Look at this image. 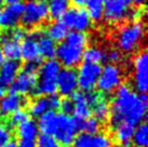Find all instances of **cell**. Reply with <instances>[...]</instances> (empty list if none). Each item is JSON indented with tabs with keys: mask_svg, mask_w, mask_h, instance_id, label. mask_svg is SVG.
Segmentation results:
<instances>
[{
	"mask_svg": "<svg viewBox=\"0 0 148 147\" xmlns=\"http://www.w3.org/2000/svg\"><path fill=\"white\" fill-rule=\"evenodd\" d=\"M68 35V28L62 21H55L50 23L47 28V36L54 42H62Z\"/></svg>",
	"mask_w": 148,
	"mask_h": 147,
	"instance_id": "cell-25",
	"label": "cell"
},
{
	"mask_svg": "<svg viewBox=\"0 0 148 147\" xmlns=\"http://www.w3.org/2000/svg\"><path fill=\"white\" fill-rule=\"evenodd\" d=\"M123 75L119 66L114 64H107L102 68L96 87L102 93L110 94L115 92L122 83Z\"/></svg>",
	"mask_w": 148,
	"mask_h": 147,
	"instance_id": "cell-8",
	"label": "cell"
},
{
	"mask_svg": "<svg viewBox=\"0 0 148 147\" xmlns=\"http://www.w3.org/2000/svg\"><path fill=\"white\" fill-rule=\"evenodd\" d=\"M147 114V98L146 94H140L127 84L116 90L115 96L111 101L110 122L117 126L121 122L140 124L146 118Z\"/></svg>",
	"mask_w": 148,
	"mask_h": 147,
	"instance_id": "cell-1",
	"label": "cell"
},
{
	"mask_svg": "<svg viewBox=\"0 0 148 147\" xmlns=\"http://www.w3.org/2000/svg\"><path fill=\"white\" fill-rule=\"evenodd\" d=\"M0 20H1V9H0Z\"/></svg>",
	"mask_w": 148,
	"mask_h": 147,
	"instance_id": "cell-46",
	"label": "cell"
},
{
	"mask_svg": "<svg viewBox=\"0 0 148 147\" xmlns=\"http://www.w3.org/2000/svg\"><path fill=\"white\" fill-rule=\"evenodd\" d=\"M4 92H5V88H4V87L1 84V82H0V98L4 95Z\"/></svg>",
	"mask_w": 148,
	"mask_h": 147,
	"instance_id": "cell-41",
	"label": "cell"
},
{
	"mask_svg": "<svg viewBox=\"0 0 148 147\" xmlns=\"http://www.w3.org/2000/svg\"><path fill=\"white\" fill-rule=\"evenodd\" d=\"M37 42L41 57H45L48 60H52L55 56V52H56L55 42L51 40L47 35L42 34L41 36L38 38Z\"/></svg>",
	"mask_w": 148,
	"mask_h": 147,
	"instance_id": "cell-26",
	"label": "cell"
},
{
	"mask_svg": "<svg viewBox=\"0 0 148 147\" xmlns=\"http://www.w3.org/2000/svg\"><path fill=\"white\" fill-rule=\"evenodd\" d=\"M69 0H50L48 4L49 15L55 20L63 17L69 9Z\"/></svg>",
	"mask_w": 148,
	"mask_h": 147,
	"instance_id": "cell-29",
	"label": "cell"
},
{
	"mask_svg": "<svg viewBox=\"0 0 148 147\" xmlns=\"http://www.w3.org/2000/svg\"><path fill=\"white\" fill-rule=\"evenodd\" d=\"M89 38L86 33L70 32L66 38L56 47V61L65 68H74L80 64L82 54L88 45Z\"/></svg>",
	"mask_w": 148,
	"mask_h": 147,
	"instance_id": "cell-2",
	"label": "cell"
},
{
	"mask_svg": "<svg viewBox=\"0 0 148 147\" xmlns=\"http://www.w3.org/2000/svg\"><path fill=\"white\" fill-rule=\"evenodd\" d=\"M21 58L26 63L39 65L41 63V55L39 52L37 39L28 36L25 38L21 45Z\"/></svg>",
	"mask_w": 148,
	"mask_h": 147,
	"instance_id": "cell-18",
	"label": "cell"
},
{
	"mask_svg": "<svg viewBox=\"0 0 148 147\" xmlns=\"http://www.w3.org/2000/svg\"><path fill=\"white\" fill-rule=\"evenodd\" d=\"M8 4H15V3H20L21 0H4Z\"/></svg>",
	"mask_w": 148,
	"mask_h": 147,
	"instance_id": "cell-42",
	"label": "cell"
},
{
	"mask_svg": "<svg viewBox=\"0 0 148 147\" xmlns=\"http://www.w3.org/2000/svg\"><path fill=\"white\" fill-rule=\"evenodd\" d=\"M78 123V130H81L82 133H88V134H94L99 133L101 123L94 118H88L82 121H77Z\"/></svg>",
	"mask_w": 148,
	"mask_h": 147,
	"instance_id": "cell-32",
	"label": "cell"
},
{
	"mask_svg": "<svg viewBox=\"0 0 148 147\" xmlns=\"http://www.w3.org/2000/svg\"><path fill=\"white\" fill-rule=\"evenodd\" d=\"M12 133L8 126L4 123H0V146H3L9 142H11Z\"/></svg>",
	"mask_w": 148,
	"mask_h": 147,
	"instance_id": "cell-36",
	"label": "cell"
},
{
	"mask_svg": "<svg viewBox=\"0 0 148 147\" xmlns=\"http://www.w3.org/2000/svg\"><path fill=\"white\" fill-rule=\"evenodd\" d=\"M58 91L63 96H70L78 89L77 71L74 68H62L56 81Z\"/></svg>",
	"mask_w": 148,
	"mask_h": 147,
	"instance_id": "cell-13",
	"label": "cell"
},
{
	"mask_svg": "<svg viewBox=\"0 0 148 147\" xmlns=\"http://www.w3.org/2000/svg\"><path fill=\"white\" fill-rule=\"evenodd\" d=\"M28 119H29L28 113L23 109H20L11 115L10 123H11L12 126H14V127H18L20 124H22V123L25 122V121H27Z\"/></svg>",
	"mask_w": 148,
	"mask_h": 147,
	"instance_id": "cell-34",
	"label": "cell"
},
{
	"mask_svg": "<svg viewBox=\"0 0 148 147\" xmlns=\"http://www.w3.org/2000/svg\"><path fill=\"white\" fill-rule=\"evenodd\" d=\"M58 115L54 110H50L40 116L37 122L38 130L41 131L42 134L53 136L58 124Z\"/></svg>",
	"mask_w": 148,
	"mask_h": 147,
	"instance_id": "cell-21",
	"label": "cell"
},
{
	"mask_svg": "<svg viewBox=\"0 0 148 147\" xmlns=\"http://www.w3.org/2000/svg\"><path fill=\"white\" fill-rule=\"evenodd\" d=\"M73 104H74V109L73 114L75 116L76 121H82L84 119L90 118L91 115V107L90 104L88 103V100L86 98V94L82 92H76L73 94Z\"/></svg>",
	"mask_w": 148,
	"mask_h": 147,
	"instance_id": "cell-19",
	"label": "cell"
},
{
	"mask_svg": "<svg viewBox=\"0 0 148 147\" xmlns=\"http://www.w3.org/2000/svg\"><path fill=\"white\" fill-rule=\"evenodd\" d=\"M103 4L104 0H86V12L91 21H101L103 19Z\"/></svg>",
	"mask_w": 148,
	"mask_h": 147,
	"instance_id": "cell-30",
	"label": "cell"
},
{
	"mask_svg": "<svg viewBox=\"0 0 148 147\" xmlns=\"http://www.w3.org/2000/svg\"><path fill=\"white\" fill-rule=\"evenodd\" d=\"M135 126L127 122H121L115 126V139L120 146L129 147L132 143Z\"/></svg>",
	"mask_w": 148,
	"mask_h": 147,
	"instance_id": "cell-22",
	"label": "cell"
},
{
	"mask_svg": "<svg viewBox=\"0 0 148 147\" xmlns=\"http://www.w3.org/2000/svg\"><path fill=\"white\" fill-rule=\"evenodd\" d=\"M102 71V66L99 64H91V63H82L79 66L77 71V80L78 87L86 92H90L96 87L97 80Z\"/></svg>",
	"mask_w": 148,
	"mask_h": 147,
	"instance_id": "cell-12",
	"label": "cell"
},
{
	"mask_svg": "<svg viewBox=\"0 0 148 147\" xmlns=\"http://www.w3.org/2000/svg\"><path fill=\"white\" fill-rule=\"evenodd\" d=\"M61 69V64L56 60H47L40 67L39 75H37V86L35 92L40 96H49L56 93V81Z\"/></svg>",
	"mask_w": 148,
	"mask_h": 147,
	"instance_id": "cell-4",
	"label": "cell"
},
{
	"mask_svg": "<svg viewBox=\"0 0 148 147\" xmlns=\"http://www.w3.org/2000/svg\"><path fill=\"white\" fill-rule=\"evenodd\" d=\"M49 17L48 4L45 1L29 0L24 4V10L22 14V23L24 27L36 28Z\"/></svg>",
	"mask_w": 148,
	"mask_h": 147,
	"instance_id": "cell-5",
	"label": "cell"
},
{
	"mask_svg": "<svg viewBox=\"0 0 148 147\" xmlns=\"http://www.w3.org/2000/svg\"><path fill=\"white\" fill-rule=\"evenodd\" d=\"M60 108L62 109V114L70 116V114H73V109H74V104H73L71 98H66L64 101H61Z\"/></svg>",
	"mask_w": 148,
	"mask_h": 147,
	"instance_id": "cell-38",
	"label": "cell"
},
{
	"mask_svg": "<svg viewBox=\"0 0 148 147\" xmlns=\"http://www.w3.org/2000/svg\"><path fill=\"white\" fill-rule=\"evenodd\" d=\"M130 0H104L103 17L109 24L121 23L131 16Z\"/></svg>",
	"mask_w": 148,
	"mask_h": 147,
	"instance_id": "cell-7",
	"label": "cell"
},
{
	"mask_svg": "<svg viewBox=\"0 0 148 147\" xmlns=\"http://www.w3.org/2000/svg\"><path fill=\"white\" fill-rule=\"evenodd\" d=\"M26 30L23 27H14V28L9 29L7 32V36L10 40L16 41V42H21L22 40H24L26 38Z\"/></svg>",
	"mask_w": 148,
	"mask_h": 147,
	"instance_id": "cell-35",
	"label": "cell"
},
{
	"mask_svg": "<svg viewBox=\"0 0 148 147\" xmlns=\"http://www.w3.org/2000/svg\"><path fill=\"white\" fill-rule=\"evenodd\" d=\"M62 22L68 29L78 33H86L92 27V21L84 8L68 9L63 15Z\"/></svg>",
	"mask_w": 148,
	"mask_h": 147,
	"instance_id": "cell-11",
	"label": "cell"
},
{
	"mask_svg": "<svg viewBox=\"0 0 148 147\" xmlns=\"http://www.w3.org/2000/svg\"><path fill=\"white\" fill-rule=\"evenodd\" d=\"M0 147H16V143H13V142H9L8 144H5L3 146H0Z\"/></svg>",
	"mask_w": 148,
	"mask_h": 147,
	"instance_id": "cell-43",
	"label": "cell"
},
{
	"mask_svg": "<svg viewBox=\"0 0 148 147\" xmlns=\"http://www.w3.org/2000/svg\"><path fill=\"white\" fill-rule=\"evenodd\" d=\"M78 131V123L73 117L65 114L58 115V124L53 136L61 145H70L76 139Z\"/></svg>",
	"mask_w": 148,
	"mask_h": 147,
	"instance_id": "cell-9",
	"label": "cell"
},
{
	"mask_svg": "<svg viewBox=\"0 0 148 147\" xmlns=\"http://www.w3.org/2000/svg\"><path fill=\"white\" fill-rule=\"evenodd\" d=\"M36 147H62L54 136L41 134L36 139Z\"/></svg>",
	"mask_w": 148,
	"mask_h": 147,
	"instance_id": "cell-33",
	"label": "cell"
},
{
	"mask_svg": "<svg viewBox=\"0 0 148 147\" xmlns=\"http://www.w3.org/2000/svg\"><path fill=\"white\" fill-rule=\"evenodd\" d=\"M21 66L16 61H3L0 65V82L5 88L11 86L15 80L17 74L20 73Z\"/></svg>",
	"mask_w": 148,
	"mask_h": 147,
	"instance_id": "cell-20",
	"label": "cell"
},
{
	"mask_svg": "<svg viewBox=\"0 0 148 147\" xmlns=\"http://www.w3.org/2000/svg\"><path fill=\"white\" fill-rule=\"evenodd\" d=\"M133 86L137 93L146 94L148 89V56L143 50L133 61Z\"/></svg>",
	"mask_w": 148,
	"mask_h": 147,
	"instance_id": "cell-10",
	"label": "cell"
},
{
	"mask_svg": "<svg viewBox=\"0 0 148 147\" xmlns=\"http://www.w3.org/2000/svg\"><path fill=\"white\" fill-rule=\"evenodd\" d=\"M74 147H110L111 139L105 133H80L74 139Z\"/></svg>",
	"mask_w": 148,
	"mask_h": 147,
	"instance_id": "cell-15",
	"label": "cell"
},
{
	"mask_svg": "<svg viewBox=\"0 0 148 147\" xmlns=\"http://www.w3.org/2000/svg\"><path fill=\"white\" fill-rule=\"evenodd\" d=\"M145 24L140 20H134L122 25L117 33V45L119 51L133 53L142 45L145 37Z\"/></svg>",
	"mask_w": 148,
	"mask_h": 147,
	"instance_id": "cell-3",
	"label": "cell"
},
{
	"mask_svg": "<svg viewBox=\"0 0 148 147\" xmlns=\"http://www.w3.org/2000/svg\"><path fill=\"white\" fill-rule=\"evenodd\" d=\"M17 128V137L22 141H36L38 137V127L37 122L32 119L20 124Z\"/></svg>",
	"mask_w": 148,
	"mask_h": 147,
	"instance_id": "cell-24",
	"label": "cell"
},
{
	"mask_svg": "<svg viewBox=\"0 0 148 147\" xmlns=\"http://www.w3.org/2000/svg\"><path fill=\"white\" fill-rule=\"evenodd\" d=\"M132 142L135 147H147L148 145V127L144 122L140 123L134 129Z\"/></svg>",
	"mask_w": 148,
	"mask_h": 147,
	"instance_id": "cell-31",
	"label": "cell"
},
{
	"mask_svg": "<svg viewBox=\"0 0 148 147\" xmlns=\"http://www.w3.org/2000/svg\"><path fill=\"white\" fill-rule=\"evenodd\" d=\"M69 1H71V3L78 9H81V8H83V7H86V0H69Z\"/></svg>",
	"mask_w": 148,
	"mask_h": 147,
	"instance_id": "cell-39",
	"label": "cell"
},
{
	"mask_svg": "<svg viewBox=\"0 0 148 147\" xmlns=\"http://www.w3.org/2000/svg\"><path fill=\"white\" fill-rule=\"evenodd\" d=\"M82 58L86 63L91 64H99L102 62L106 61V52L103 49H101L99 47H88L84 49L82 54Z\"/></svg>",
	"mask_w": 148,
	"mask_h": 147,
	"instance_id": "cell-28",
	"label": "cell"
},
{
	"mask_svg": "<svg viewBox=\"0 0 148 147\" xmlns=\"http://www.w3.org/2000/svg\"><path fill=\"white\" fill-rule=\"evenodd\" d=\"M38 1H45V0H38Z\"/></svg>",
	"mask_w": 148,
	"mask_h": 147,
	"instance_id": "cell-47",
	"label": "cell"
},
{
	"mask_svg": "<svg viewBox=\"0 0 148 147\" xmlns=\"http://www.w3.org/2000/svg\"><path fill=\"white\" fill-rule=\"evenodd\" d=\"M4 61V57H3V54H2V52H1V49H0V65L3 63Z\"/></svg>",
	"mask_w": 148,
	"mask_h": 147,
	"instance_id": "cell-44",
	"label": "cell"
},
{
	"mask_svg": "<svg viewBox=\"0 0 148 147\" xmlns=\"http://www.w3.org/2000/svg\"><path fill=\"white\" fill-rule=\"evenodd\" d=\"M4 0H0V5H1V4H2V2H3Z\"/></svg>",
	"mask_w": 148,
	"mask_h": 147,
	"instance_id": "cell-45",
	"label": "cell"
},
{
	"mask_svg": "<svg viewBox=\"0 0 148 147\" xmlns=\"http://www.w3.org/2000/svg\"><path fill=\"white\" fill-rule=\"evenodd\" d=\"M110 113V106L109 103L106 100V98L103 94L99 95V98L95 101L91 106V114H93L94 119H96L99 123L102 121H105L109 117Z\"/></svg>",
	"mask_w": 148,
	"mask_h": 147,
	"instance_id": "cell-23",
	"label": "cell"
},
{
	"mask_svg": "<svg viewBox=\"0 0 148 147\" xmlns=\"http://www.w3.org/2000/svg\"><path fill=\"white\" fill-rule=\"evenodd\" d=\"M2 49L1 52L3 54V57H7L8 61H16L21 58V45L20 42L13 40H5L3 43H1Z\"/></svg>",
	"mask_w": 148,
	"mask_h": 147,
	"instance_id": "cell-27",
	"label": "cell"
},
{
	"mask_svg": "<svg viewBox=\"0 0 148 147\" xmlns=\"http://www.w3.org/2000/svg\"><path fill=\"white\" fill-rule=\"evenodd\" d=\"M23 10H24V4L21 2L15 4H8L1 11L0 25L9 29L16 27V25L22 19Z\"/></svg>",
	"mask_w": 148,
	"mask_h": 147,
	"instance_id": "cell-16",
	"label": "cell"
},
{
	"mask_svg": "<svg viewBox=\"0 0 148 147\" xmlns=\"http://www.w3.org/2000/svg\"><path fill=\"white\" fill-rule=\"evenodd\" d=\"M121 58H122V54H121V52H120L119 50L112 49L108 53H106V61L108 60L114 65H116L117 63H119L121 61Z\"/></svg>",
	"mask_w": 148,
	"mask_h": 147,
	"instance_id": "cell-37",
	"label": "cell"
},
{
	"mask_svg": "<svg viewBox=\"0 0 148 147\" xmlns=\"http://www.w3.org/2000/svg\"><path fill=\"white\" fill-rule=\"evenodd\" d=\"M38 65L26 63L24 68L17 74L15 80L11 84V92L24 96L26 94L35 92L37 86Z\"/></svg>",
	"mask_w": 148,
	"mask_h": 147,
	"instance_id": "cell-6",
	"label": "cell"
},
{
	"mask_svg": "<svg viewBox=\"0 0 148 147\" xmlns=\"http://www.w3.org/2000/svg\"><path fill=\"white\" fill-rule=\"evenodd\" d=\"M61 98L56 94L49 95V96H39L35 98L29 105V113L34 117H40L50 110H55L60 108Z\"/></svg>",
	"mask_w": 148,
	"mask_h": 147,
	"instance_id": "cell-14",
	"label": "cell"
},
{
	"mask_svg": "<svg viewBox=\"0 0 148 147\" xmlns=\"http://www.w3.org/2000/svg\"><path fill=\"white\" fill-rule=\"evenodd\" d=\"M26 105V100L24 96L10 92L4 94L0 98V115L2 116H11L13 113L22 109V107Z\"/></svg>",
	"mask_w": 148,
	"mask_h": 147,
	"instance_id": "cell-17",
	"label": "cell"
},
{
	"mask_svg": "<svg viewBox=\"0 0 148 147\" xmlns=\"http://www.w3.org/2000/svg\"><path fill=\"white\" fill-rule=\"evenodd\" d=\"M132 5H136V7H142L145 3V0H130Z\"/></svg>",
	"mask_w": 148,
	"mask_h": 147,
	"instance_id": "cell-40",
	"label": "cell"
}]
</instances>
